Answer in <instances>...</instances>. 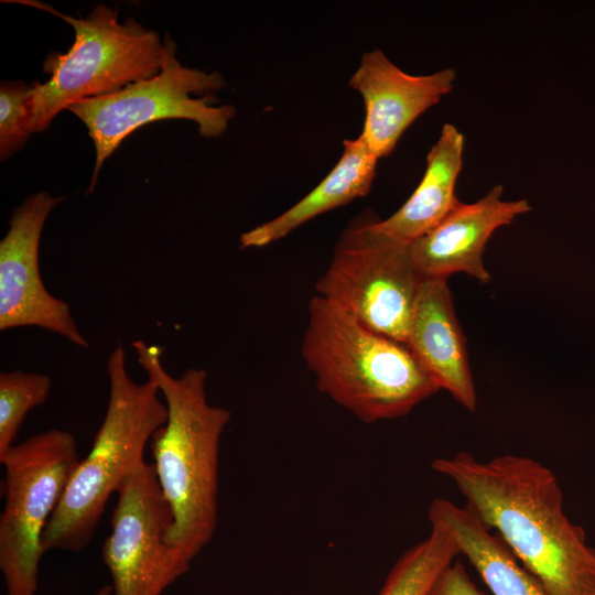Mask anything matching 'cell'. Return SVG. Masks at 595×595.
<instances>
[{"mask_svg": "<svg viewBox=\"0 0 595 595\" xmlns=\"http://www.w3.org/2000/svg\"><path fill=\"white\" fill-rule=\"evenodd\" d=\"M378 160L361 136L344 140L343 154L325 178L284 213L242 234L241 247L270 245L318 215L365 196L376 176Z\"/></svg>", "mask_w": 595, "mask_h": 595, "instance_id": "obj_15", "label": "cell"}, {"mask_svg": "<svg viewBox=\"0 0 595 595\" xmlns=\"http://www.w3.org/2000/svg\"><path fill=\"white\" fill-rule=\"evenodd\" d=\"M431 467L455 484L549 595H595V549L565 515L551 469L531 457L482 462L468 452L437 457Z\"/></svg>", "mask_w": 595, "mask_h": 595, "instance_id": "obj_1", "label": "cell"}, {"mask_svg": "<svg viewBox=\"0 0 595 595\" xmlns=\"http://www.w3.org/2000/svg\"><path fill=\"white\" fill-rule=\"evenodd\" d=\"M375 219L366 214L347 226L315 289L371 331L407 343L425 278L415 269L409 245L380 232Z\"/></svg>", "mask_w": 595, "mask_h": 595, "instance_id": "obj_7", "label": "cell"}, {"mask_svg": "<svg viewBox=\"0 0 595 595\" xmlns=\"http://www.w3.org/2000/svg\"><path fill=\"white\" fill-rule=\"evenodd\" d=\"M48 375L12 370L0 374V457L14 444L25 415L51 392Z\"/></svg>", "mask_w": 595, "mask_h": 595, "instance_id": "obj_18", "label": "cell"}, {"mask_svg": "<svg viewBox=\"0 0 595 595\" xmlns=\"http://www.w3.org/2000/svg\"><path fill=\"white\" fill-rule=\"evenodd\" d=\"M79 461L75 437L60 429L35 434L0 457V570L7 595L36 594L43 533Z\"/></svg>", "mask_w": 595, "mask_h": 595, "instance_id": "obj_6", "label": "cell"}, {"mask_svg": "<svg viewBox=\"0 0 595 595\" xmlns=\"http://www.w3.org/2000/svg\"><path fill=\"white\" fill-rule=\"evenodd\" d=\"M101 556L113 595H162L191 566L165 540L173 516L153 464L143 462L117 491Z\"/></svg>", "mask_w": 595, "mask_h": 595, "instance_id": "obj_9", "label": "cell"}, {"mask_svg": "<svg viewBox=\"0 0 595 595\" xmlns=\"http://www.w3.org/2000/svg\"><path fill=\"white\" fill-rule=\"evenodd\" d=\"M464 136L452 123L442 127L426 155V167L404 204L375 227L389 238L409 245L435 226L458 202L455 185L463 165Z\"/></svg>", "mask_w": 595, "mask_h": 595, "instance_id": "obj_14", "label": "cell"}, {"mask_svg": "<svg viewBox=\"0 0 595 595\" xmlns=\"http://www.w3.org/2000/svg\"><path fill=\"white\" fill-rule=\"evenodd\" d=\"M132 347L167 407L165 424L151 439L153 466L173 516L165 540L192 562L217 528L219 444L231 413L208 402L204 369L173 377L161 361L160 347L142 340Z\"/></svg>", "mask_w": 595, "mask_h": 595, "instance_id": "obj_2", "label": "cell"}, {"mask_svg": "<svg viewBox=\"0 0 595 595\" xmlns=\"http://www.w3.org/2000/svg\"><path fill=\"white\" fill-rule=\"evenodd\" d=\"M301 353L317 389L365 423L401 418L441 389L405 343L317 294Z\"/></svg>", "mask_w": 595, "mask_h": 595, "instance_id": "obj_3", "label": "cell"}, {"mask_svg": "<svg viewBox=\"0 0 595 595\" xmlns=\"http://www.w3.org/2000/svg\"><path fill=\"white\" fill-rule=\"evenodd\" d=\"M429 534L394 563L378 595H426L440 573L461 554L452 531L430 519Z\"/></svg>", "mask_w": 595, "mask_h": 595, "instance_id": "obj_17", "label": "cell"}, {"mask_svg": "<svg viewBox=\"0 0 595 595\" xmlns=\"http://www.w3.org/2000/svg\"><path fill=\"white\" fill-rule=\"evenodd\" d=\"M107 374L105 418L45 527V551L79 552L87 547L110 496L145 462L148 441L167 420L156 385L149 379L138 383L129 376L122 346L109 355Z\"/></svg>", "mask_w": 595, "mask_h": 595, "instance_id": "obj_4", "label": "cell"}, {"mask_svg": "<svg viewBox=\"0 0 595 595\" xmlns=\"http://www.w3.org/2000/svg\"><path fill=\"white\" fill-rule=\"evenodd\" d=\"M426 595H485L472 581L465 566L454 561L435 578Z\"/></svg>", "mask_w": 595, "mask_h": 595, "instance_id": "obj_20", "label": "cell"}, {"mask_svg": "<svg viewBox=\"0 0 595 595\" xmlns=\"http://www.w3.org/2000/svg\"><path fill=\"white\" fill-rule=\"evenodd\" d=\"M405 344L441 389L448 391L465 409H476L466 340L455 316L447 279L423 280Z\"/></svg>", "mask_w": 595, "mask_h": 595, "instance_id": "obj_13", "label": "cell"}, {"mask_svg": "<svg viewBox=\"0 0 595 595\" xmlns=\"http://www.w3.org/2000/svg\"><path fill=\"white\" fill-rule=\"evenodd\" d=\"M66 21L75 40L65 54L47 56V82L34 84L26 101V130L44 131L62 110L83 99L115 94L160 73L163 40L134 19L118 21L117 10L98 4L86 18L62 14L51 6L17 0Z\"/></svg>", "mask_w": 595, "mask_h": 595, "instance_id": "obj_5", "label": "cell"}, {"mask_svg": "<svg viewBox=\"0 0 595 595\" xmlns=\"http://www.w3.org/2000/svg\"><path fill=\"white\" fill-rule=\"evenodd\" d=\"M33 85L2 82L0 87V156L6 160L30 138L26 130V101Z\"/></svg>", "mask_w": 595, "mask_h": 595, "instance_id": "obj_19", "label": "cell"}, {"mask_svg": "<svg viewBox=\"0 0 595 595\" xmlns=\"http://www.w3.org/2000/svg\"><path fill=\"white\" fill-rule=\"evenodd\" d=\"M63 199L42 191L12 213L0 241V329L36 326L88 348L68 304L47 291L39 266L45 220Z\"/></svg>", "mask_w": 595, "mask_h": 595, "instance_id": "obj_10", "label": "cell"}, {"mask_svg": "<svg viewBox=\"0 0 595 595\" xmlns=\"http://www.w3.org/2000/svg\"><path fill=\"white\" fill-rule=\"evenodd\" d=\"M176 44L165 33L160 73L132 83L121 90L101 97L87 98L68 110L87 127L96 149L94 188L105 160L134 130L165 119L192 120L205 138H218L235 115L228 105L213 106L210 96L192 98L191 94L212 93L226 86L223 76L183 66L176 58Z\"/></svg>", "mask_w": 595, "mask_h": 595, "instance_id": "obj_8", "label": "cell"}, {"mask_svg": "<svg viewBox=\"0 0 595 595\" xmlns=\"http://www.w3.org/2000/svg\"><path fill=\"white\" fill-rule=\"evenodd\" d=\"M429 519L444 523L493 595H549L528 572L498 534L466 505L436 498L429 508Z\"/></svg>", "mask_w": 595, "mask_h": 595, "instance_id": "obj_16", "label": "cell"}, {"mask_svg": "<svg viewBox=\"0 0 595 595\" xmlns=\"http://www.w3.org/2000/svg\"><path fill=\"white\" fill-rule=\"evenodd\" d=\"M455 77L453 68L410 75L380 50L361 56L348 85L363 96L365 120L360 136L378 159L388 156L404 131L451 93Z\"/></svg>", "mask_w": 595, "mask_h": 595, "instance_id": "obj_11", "label": "cell"}, {"mask_svg": "<svg viewBox=\"0 0 595 595\" xmlns=\"http://www.w3.org/2000/svg\"><path fill=\"white\" fill-rule=\"evenodd\" d=\"M112 593V587L110 585H105L100 587L95 595H110Z\"/></svg>", "mask_w": 595, "mask_h": 595, "instance_id": "obj_21", "label": "cell"}, {"mask_svg": "<svg viewBox=\"0 0 595 595\" xmlns=\"http://www.w3.org/2000/svg\"><path fill=\"white\" fill-rule=\"evenodd\" d=\"M502 185L494 186L475 203L457 202L424 235L409 244V253L423 278L466 273L483 283L490 281L483 255L490 236L531 207L526 199L504 201Z\"/></svg>", "mask_w": 595, "mask_h": 595, "instance_id": "obj_12", "label": "cell"}]
</instances>
